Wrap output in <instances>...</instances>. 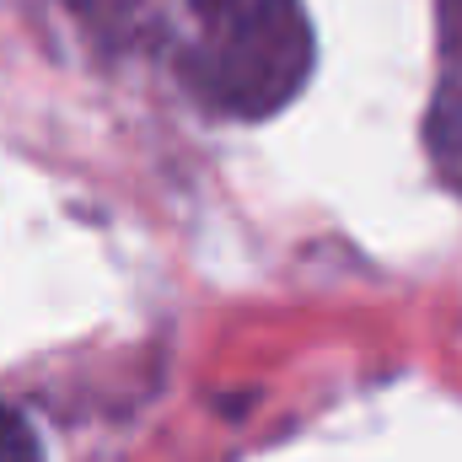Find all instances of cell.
I'll use <instances>...</instances> for the list:
<instances>
[{
    "label": "cell",
    "instance_id": "cell-1",
    "mask_svg": "<svg viewBox=\"0 0 462 462\" xmlns=\"http://www.w3.org/2000/svg\"><path fill=\"white\" fill-rule=\"evenodd\" d=\"M312 70V32L296 0H258L236 16L221 65L216 92L231 114L269 118L280 114Z\"/></svg>",
    "mask_w": 462,
    "mask_h": 462
},
{
    "label": "cell",
    "instance_id": "cell-2",
    "mask_svg": "<svg viewBox=\"0 0 462 462\" xmlns=\"http://www.w3.org/2000/svg\"><path fill=\"white\" fill-rule=\"evenodd\" d=\"M0 462H38V436L32 425L0 403Z\"/></svg>",
    "mask_w": 462,
    "mask_h": 462
},
{
    "label": "cell",
    "instance_id": "cell-3",
    "mask_svg": "<svg viewBox=\"0 0 462 462\" xmlns=\"http://www.w3.org/2000/svg\"><path fill=\"white\" fill-rule=\"evenodd\" d=\"M231 5H236V0H194V11H199V16H226Z\"/></svg>",
    "mask_w": 462,
    "mask_h": 462
}]
</instances>
